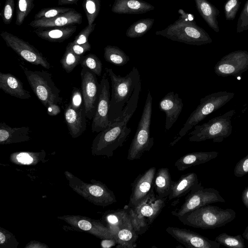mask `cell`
Here are the masks:
<instances>
[{
	"instance_id": "f546056e",
	"label": "cell",
	"mask_w": 248,
	"mask_h": 248,
	"mask_svg": "<svg viewBox=\"0 0 248 248\" xmlns=\"http://www.w3.org/2000/svg\"><path fill=\"white\" fill-rule=\"evenodd\" d=\"M104 57L105 60L115 65L121 66L129 61V57L118 46L108 45L104 48Z\"/></svg>"
},
{
	"instance_id": "60d3db41",
	"label": "cell",
	"mask_w": 248,
	"mask_h": 248,
	"mask_svg": "<svg viewBox=\"0 0 248 248\" xmlns=\"http://www.w3.org/2000/svg\"><path fill=\"white\" fill-rule=\"evenodd\" d=\"M14 9V0H6L0 13V16L4 24H9L12 21Z\"/></svg>"
},
{
	"instance_id": "8992f818",
	"label": "cell",
	"mask_w": 248,
	"mask_h": 248,
	"mask_svg": "<svg viewBox=\"0 0 248 248\" xmlns=\"http://www.w3.org/2000/svg\"><path fill=\"white\" fill-rule=\"evenodd\" d=\"M234 93L219 91L208 94L200 99V104L190 114L179 132V136L170 143L173 146L187 132L212 112L217 110L232 99Z\"/></svg>"
},
{
	"instance_id": "484cf974",
	"label": "cell",
	"mask_w": 248,
	"mask_h": 248,
	"mask_svg": "<svg viewBox=\"0 0 248 248\" xmlns=\"http://www.w3.org/2000/svg\"><path fill=\"white\" fill-rule=\"evenodd\" d=\"M196 8L208 25L215 32L219 31L217 17L219 11L208 0H194Z\"/></svg>"
},
{
	"instance_id": "d590c367",
	"label": "cell",
	"mask_w": 248,
	"mask_h": 248,
	"mask_svg": "<svg viewBox=\"0 0 248 248\" xmlns=\"http://www.w3.org/2000/svg\"><path fill=\"white\" fill-rule=\"evenodd\" d=\"M81 66L86 68L96 76L100 77L102 71V63L99 58L93 54L82 56L80 63Z\"/></svg>"
},
{
	"instance_id": "7c38bea8",
	"label": "cell",
	"mask_w": 248,
	"mask_h": 248,
	"mask_svg": "<svg viewBox=\"0 0 248 248\" xmlns=\"http://www.w3.org/2000/svg\"><path fill=\"white\" fill-rule=\"evenodd\" d=\"M108 76L105 72L100 83L97 107L92 123L93 132H99L106 129L111 124L108 119L110 94V84Z\"/></svg>"
},
{
	"instance_id": "2e32d148",
	"label": "cell",
	"mask_w": 248,
	"mask_h": 248,
	"mask_svg": "<svg viewBox=\"0 0 248 248\" xmlns=\"http://www.w3.org/2000/svg\"><path fill=\"white\" fill-rule=\"evenodd\" d=\"M182 100L177 93L169 92L159 102L160 110L165 112V128L169 130L173 125L180 115L183 108Z\"/></svg>"
},
{
	"instance_id": "8d00e7d4",
	"label": "cell",
	"mask_w": 248,
	"mask_h": 248,
	"mask_svg": "<svg viewBox=\"0 0 248 248\" xmlns=\"http://www.w3.org/2000/svg\"><path fill=\"white\" fill-rule=\"evenodd\" d=\"M82 7L86 16L88 25L93 24L100 10V0H84Z\"/></svg>"
},
{
	"instance_id": "83f0119b",
	"label": "cell",
	"mask_w": 248,
	"mask_h": 248,
	"mask_svg": "<svg viewBox=\"0 0 248 248\" xmlns=\"http://www.w3.org/2000/svg\"><path fill=\"white\" fill-rule=\"evenodd\" d=\"M106 218L109 224L108 228L113 235L122 229L133 228L129 216L124 208L110 213Z\"/></svg>"
},
{
	"instance_id": "f35d334b",
	"label": "cell",
	"mask_w": 248,
	"mask_h": 248,
	"mask_svg": "<svg viewBox=\"0 0 248 248\" xmlns=\"http://www.w3.org/2000/svg\"><path fill=\"white\" fill-rule=\"evenodd\" d=\"M68 7H49L42 9L34 16V20L55 17L73 10Z\"/></svg>"
},
{
	"instance_id": "f1b7e54d",
	"label": "cell",
	"mask_w": 248,
	"mask_h": 248,
	"mask_svg": "<svg viewBox=\"0 0 248 248\" xmlns=\"http://www.w3.org/2000/svg\"><path fill=\"white\" fill-rule=\"evenodd\" d=\"M77 224L80 229L85 231L90 232L101 238H114V235L108 228L98 222H91L87 220L81 219L77 221Z\"/></svg>"
},
{
	"instance_id": "c3c4849f",
	"label": "cell",
	"mask_w": 248,
	"mask_h": 248,
	"mask_svg": "<svg viewBox=\"0 0 248 248\" xmlns=\"http://www.w3.org/2000/svg\"><path fill=\"white\" fill-rule=\"evenodd\" d=\"M117 244L115 238L103 239L101 243V247L103 248H110Z\"/></svg>"
},
{
	"instance_id": "ba28073f",
	"label": "cell",
	"mask_w": 248,
	"mask_h": 248,
	"mask_svg": "<svg viewBox=\"0 0 248 248\" xmlns=\"http://www.w3.org/2000/svg\"><path fill=\"white\" fill-rule=\"evenodd\" d=\"M33 92L46 108L51 104L62 101L61 91L56 86L51 73L44 71H31L20 64Z\"/></svg>"
},
{
	"instance_id": "ee69618b",
	"label": "cell",
	"mask_w": 248,
	"mask_h": 248,
	"mask_svg": "<svg viewBox=\"0 0 248 248\" xmlns=\"http://www.w3.org/2000/svg\"><path fill=\"white\" fill-rule=\"evenodd\" d=\"M248 173V154L238 162L234 169V174L237 177H243Z\"/></svg>"
},
{
	"instance_id": "44dd1931",
	"label": "cell",
	"mask_w": 248,
	"mask_h": 248,
	"mask_svg": "<svg viewBox=\"0 0 248 248\" xmlns=\"http://www.w3.org/2000/svg\"><path fill=\"white\" fill-rule=\"evenodd\" d=\"M155 7L143 0H115L111 11L118 14H141L153 10Z\"/></svg>"
},
{
	"instance_id": "603a6c76",
	"label": "cell",
	"mask_w": 248,
	"mask_h": 248,
	"mask_svg": "<svg viewBox=\"0 0 248 248\" xmlns=\"http://www.w3.org/2000/svg\"><path fill=\"white\" fill-rule=\"evenodd\" d=\"M197 175L194 172L184 174L176 181H172L168 199L171 200L188 193L199 184Z\"/></svg>"
},
{
	"instance_id": "e575fe53",
	"label": "cell",
	"mask_w": 248,
	"mask_h": 248,
	"mask_svg": "<svg viewBox=\"0 0 248 248\" xmlns=\"http://www.w3.org/2000/svg\"><path fill=\"white\" fill-rule=\"evenodd\" d=\"M82 56L77 55L69 48L66 47L64 53L60 60L62 68L70 73L80 63Z\"/></svg>"
},
{
	"instance_id": "cb8c5ba5",
	"label": "cell",
	"mask_w": 248,
	"mask_h": 248,
	"mask_svg": "<svg viewBox=\"0 0 248 248\" xmlns=\"http://www.w3.org/2000/svg\"><path fill=\"white\" fill-rule=\"evenodd\" d=\"M31 132L28 126L12 127L2 122L0 123V143L9 144L28 140Z\"/></svg>"
},
{
	"instance_id": "f907efd6",
	"label": "cell",
	"mask_w": 248,
	"mask_h": 248,
	"mask_svg": "<svg viewBox=\"0 0 248 248\" xmlns=\"http://www.w3.org/2000/svg\"><path fill=\"white\" fill-rule=\"evenodd\" d=\"M241 199L244 205L248 209V186L246 187L243 191Z\"/></svg>"
},
{
	"instance_id": "4316f807",
	"label": "cell",
	"mask_w": 248,
	"mask_h": 248,
	"mask_svg": "<svg viewBox=\"0 0 248 248\" xmlns=\"http://www.w3.org/2000/svg\"><path fill=\"white\" fill-rule=\"evenodd\" d=\"M172 182L168 168H161L158 170L154 181V188L158 198H165L168 197Z\"/></svg>"
},
{
	"instance_id": "74e56055",
	"label": "cell",
	"mask_w": 248,
	"mask_h": 248,
	"mask_svg": "<svg viewBox=\"0 0 248 248\" xmlns=\"http://www.w3.org/2000/svg\"><path fill=\"white\" fill-rule=\"evenodd\" d=\"M34 6V0H17L16 24L20 26Z\"/></svg>"
},
{
	"instance_id": "d6a6232c",
	"label": "cell",
	"mask_w": 248,
	"mask_h": 248,
	"mask_svg": "<svg viewBox=\"0 0 248 248\" xmlns=\"http://www.w3.org/2000/svg\"><path fill=\"white\" fill-rule=\"evenodd\" d=\"M124 209L127 211L132 227L137 234L140 235L145 233L148 229L149 225L147 219L137 213L133 207L126 205L124 207Z\"/></svg>"
},
{
	"instance_id": "277c9868",
	"label": "cell",
	"mask_w": 248,
	"mask_h": 248,
	"mask_svg": "<svg viewBox=\"0 0 248 248\" xmlns=\"http://www.w3.org/2000/svg\"><path fill=\"white\" fill-rule=\"evenodd\" d=\"M236 217L232 209H222L210 204L188 212L178 217L184 225L202 229H215L225 226Z\"/></svg>"
},
{
	"instance_id": "d6986e66",
	"label": "cell",
	"mask_w": 248,
	"mask_h": 248,
	"mask_svg": "<svg viewBox=\"0 0 248 248\" xmlns=\"http://www.w3.org/2000/svg\"><path fill=\"white\" fill-rule=\"evenodd\" d=\"M64 116L69 134L73 138L80 136L86 129V115L84 105L76 109L69 103L65 109Z\"/></svg>"
},
{
	"instance_id": "4dcf8cb0",
	"label": "cell",
	"mask_w": 248,
	"mask_h": 248,
	"mask_svg": "<svg viewBox=\"0 0 248 248\" xmlns=\"http://www.w3.org/2000/svg\"><path fill=\"white\" fill-rule=\"evenodd\" d=\"M117 241V248H135L139 234L132 228H126L119 230L114 235Z\"/></svg>"
},
{
	"instance_id": "836d02e7",
	"label": "cell",
	"mask_w": 248,
	"mask_h": 248,
	"mask_svg": "<svg viewBox=\"0 0 248 248\" xmlns=\"http://www.w3.org/2000/svg\"><path fill=\"white\" fill-rule=\"evenodd\" d=\"M220 245L232 248H244L246 247L243 237L241 234L230 235L222 232L217 235L215 240Z\"/></svg>"
},
{
	"instance_id": "9a60e30c",
	"label": "cell",
	"mask_w": 248,
	"mask_h": 248,
	"mask_svg": "<svg viewBox=\"0 0 248 248\" xmlns=\"http://www.w3.org/2000/svg\"><path fill=\"white\" fill-rule=\"evenodd\" d=\"M155 173V167H152L136 178L132 186V193L127 204L129 206H137L154 189Z\"/></svg>"
},
{
	"instance_id": "ab89813d",
	"label": "cell",
	"mask_w": 248,
	"mask_h": 248,
	"mask_svg": "<svg viewBox=\"0 0 248 248\" xmlns=\"http://www.w3.org/2000/svg\"><path fill=\"white\" fill-rule=\"evenodd\" d=\"M240 0H227L224 5V11L226 19L232 20L235 17L239 9Z\"/></svg>"
},
{
	"instance_id": "f6af8a7d",
	"label": "cell",
	"mask_w": 248,
	"mask_h": 248,
	"mask_svg": "<svg viewBox=\"0 0 248 248\" xmlns=\"http://www.w3.org/2000/svg\"><path fill=\"white\" fill-rule=\"evenodd\" d=\"M70 104L76 109H79L84 105L81 91L77 87L73 88Z\"/></svg>"
},
{
	"instance_id": "5b68a950",
	"label": "cell",
	"mask_w": 248,
	"mask_h": 248,
	"mask_svg": "<svg viewBox=\"0 0 248 248\" xmlns=\"http://www.w3.org/2000/svg\"><path fill=\"white\" fill-rule=\"evenodd\" d=\"M235 113V110L232 109L202 124L194 126V130L189 133L188 140L200 142L212 140L214 142H221L232 133V119Z\"/></svg>"
},
{
	"instance_id": "b9f144b4",
	"label": "cell",
	"mask_w": 248,
	"mask_h": 248,
	"mask_svg": "<svg viewBox=\"0 0 248 248\" xmlns=\"http://www.w3.org/2000/svg\"><path fill=\"white\" fill-rule=\"evenodd\" d=\"M247 30H248V0L245 4L236 25V32L237 33Z\"/></svg>"
},
{
	"instance_id": "ffe728a7",
	"label": "cell",
	"mask_w": 248,
	"mask_h": 248,
	"mask_svg": "<svg viewBox=\"0 0 248 248\" xmlns=\"http://www.w3.org/2000/svg\"><path fill=\"white\" fill-rule=\"evenodd\" d=\"M0 89L19 99H28L31 97L30 92L24 89L21 80L10 73H0Z\"/></svg>"
},
{
	"instance_id": "52a82bcc",
	"label": "cell",
	"mask_w": 248,
	"mask_h": 248,
	"mask_svg": "<svg viewBox=\"0 0 248 248\" xmlns=\"http://www.w3.org/2000/svg\"><path fill=\"white\" fill-rule=\"evenodd\" d=\"M153 97L148 90L145 105L138 127L128 151L129 160L139 159L143 154L150 151L154 144L150 137V125L152 113Z\"/></svg>"
},
{
	"instance_id": "1f68e13d",
	"label": "cell",
	"mask_w": 248,
	"mask_h": 248,
	"mask_svg": "<svg viewBox=\"0 0 248 248\" xmlns=\"http://www.w3.org/2000/svg\"><path fill=\"white\" fill-rule=\"evenodd\" d=\"M155 19L153 18L140 19L130 25L127 29L125 35L130 38H136L143 36L152 27Z\"/></svg>"
},
{
	"instance_id": "4fadbf2b",
	"label": "cell",
	"mask_w": 248,
	"mask_h": 248,
	"mask_svg": "<svg viewBox=\"0 0 248 248\" xmlns=\"http://www.w3.org/2000/svg\"><path fill=\"white\" fill-rule=\"evenodd\" d=\"M81 91L87 119H93L96 109L100 84L96 75L86 68L80 72Z\"/></svg>"
},
{
	"instance_id": "7bdbcfd3",
	"label": "cell",
	"mask_w": 248,
	"mask_h": 248,
	"mask_svg": "<svg viewBox=\"0 0 248 248\" xmlns=\"http://www.w3.org/2000/svg\"><path fill=\"white\" fill-rule=\"evenodd\" d=\"M95 26L94 23L88 25L75 37L72 42L76 44H83L88 42L89 36L94 30Z\"/></svg>"
},
{
	"instance_id": "e0dca14e",
	"label": "cell",
	"mask_w": 248,
	"mask_h": 248,
	"mask_svg": "<svg viewBox=\"0 0 248 248\" xmlns=\"http://www.w3.org/2000/svg\"><path fill=\"white\" fill-rule=\"evenodd\" d=\"M82 22V15L73 9L55 17L33 20L29 25L34 28H46L63 27L74 24H80Z\"/></svg>"
},
{
	"instance_id": "5bb4252c",
	"label": "cell",
	"mask_w": 248,
	"mask_h": 248,
	"mask_svg": "<svg viewBox=\"0 0 248 248\" xmlns=\"http://www.w3.org/2000/svg\"><path fill=\"white\" fill-rule=\"evenodd\" d=\"M166 231L187 248H219L220 244L185 228L168 227Z\"/></svg>"
},
{
	"instance_id": "816d5d0a",
	"label": "cell",
	"mask_w": 248,
	"mask_h": 248,
	"mask_svg": "<svg viewBox=\"0 0 248 248\" xmlns=\"http://www.w3.org/2000/svg\"><path fill=\"white\" fill-rule=\"evenodd\" d=\"M79 0H58L59 5H71L77 3Z\"/></svg>"
},
{
	"instance_id": "db71d44e",
	"label": "cell",
	"mask_w": 248,
	"mask_h": 248,
	"mask_svg": "<svg viewBox=\"0 0 248 248\" xmlns=\"http://www.w3.org/2000/svg\"><path fill=\"white\" fill-rule=\"evenodd\" d=\"M5 236L4 233L0 232V244H2L5 242Z\"/></svg>"
},
{
	"instance_id": "8fae6325",
	"label": "cell",
	"mask_w": 248,
	"mask_h": 248,
	"mask_svg": "<svg viewBox=\"0 0 248 248\" xmlns=\"http://www.w3.org/2000/svg\"><path fill=\"white\" fill-rule=\"evenodd\" d=\"M214 70L219 77L241 76L248 70V51L239 50L229 53L217 62Z\"/></svg>"
},
{
	"instance_id": "3957f363",
	"label": "cell",
	"mask_w": 248,
	"mask_h": 248,
	"mask_svg": "<svg viewBox=\"0 0 248 248\" xmlns=\"http://www.w3.org/2000/svg\"><path fill=\"white\" fill-rule=\"evenodd\" d=\"M105 70L111 81L108 119L111 123L120 117L125 105L132 96L136 84L140 79V74L135 67L124 77L116 75L111 68H105Z\"/></svg>"
},
{
	"instance_id": "6da1fadb",
	"label": "cell",
	"mask_w": 248,
	"mask_h": 248,
	"mask_svg": "<svg viewBox=\"0 0 248 248\" xmlns=\"http://www.w3.org/2000/svg\"><path fill=\"white\" fill-rule=\"evenodd\" d=\"M141 89V83L140 80L120 117L111 122L106 129L99 132L95 138L93 143L94 153L111 156L115 150L123 146L131 131L127 124L138 107Z\"/></svg>"
},
{
	"instance_id": "7a4b0ae2",
	"label": "cell",
	"mask_w": 248,
	"mask_h": 248,
	"mask_svg": "<svg viewBox=\"0 0 248 248\" xmlns=\"http://www.w3.org/2000/svg\"><path fill=\"white\" fill-rule=\"evenodd\" d=\"M179 18L173 23L155 34L172 41L188 45L201 46L210 44L213 40L209 34L197 25L192 15L182 9L178 10Z\"/></svg>"
},
{
	"instance_id": "681fc988",
	"label": "cell",
	"mask_w": 248,
	"mask_h": 248,
	"mask_svg": "<svg viewBox=\"0 0 248 248\" xmlns=\"http://www.w3.org/2000/svg\"><path fill=\"white\" fill-rule=\"evenodd\" d=\"M47 113L49 115L55 116L60 112V108L58 104H51L47 108Z\"/></svg>"
},
{
	"instance_id": "9c48e42d",
	"label": "cell",
	"mask_w": 248,
	"mask_h": 248,
	"mask_svg": "<svg viewBox=\"0 0 248 248\" xmlns=\"http://www.w3.org/2000/svg\"><path fill=\"white\" fill-rule=\"evenodd\" d=\"M218 202H225L219 191L213 188H204L202 183L199 182L188 193L180 208L172 211L171 213L178 217L203 206Z\"/></svg>"
},
{
	"instance_id": "d4e9b609",
	"label": "cell",
	"mask_w": 248,
	"mask_h": 248,
	"mask_svg": "<svg viewBox=\"0 0 248 248\" xmlns=\"http://www.w3.org/2000/svg\"><path fill=\"white\" fill-rule=\"evenodd\" d=\"M76 26L68 25L43 30L38 28L33 31L37 36L50 42H62L70 38L76 31Z\"/></svg>"
},
{
	"instance_id": "7dc6e473",
	"label": "cell",
	"mask_w": 248,
	"mask_h": 248,
	"mask_svg": "<svg viewBox=\"0 0 248 248\" xmlns=\"http://www.w3.org/2000/svg\"><path fill=\"white\" fill-rule=\"evenodd\" d=\"M16 157L18 162L24 164H30L33 161L32 156L27 153H20L16 155Z\"/></svg>"
},
{
	"instance_id": "bcb514c9",
	"label": "cell",
	"mask_w": 248,
	"mask_h": 248,
	"mask_svg": "<svg viewBox=\"0 0 248 248\" xmlns=\"http://www.w3.org/2000/svg\"><path fill=\"white\" fill-rule=\"evenodd\" d=\"M66 47L71 49L77 55L82 56L85 52L91 50V46L89 41L83 44H76L72 42L68 43Z\"/></svg>"
},
{
	"instance_id": "7402d4cb",
	"label": "cell",
	"mask_w": 248,
	"mask_h": 248,
	"mask_svg": "<svg viewBox=\"0 0 248 248\" xmlns=\"http://www.w3.org/2000/svg\"><path fill=\"white\" fill-rule=\"evenodd\" d=\"M217 151L195 152L186 154L175 163V167L179 171H183L190 167L206 163L218 156Z\"/></svg>"
},
{
	"instance_id": "f5cc1de1",
	"label": "cell",
	"mask_w": 248,
	"mask_h": 248,
	"mask_svg": "<svg viewBox=\"0 0 248 248\" xmlns=\"http://www.w3.org/2000/svg\"><path fill=\"white\" fill-rule=\"evenodd\" d=\"M242 236L243 238L246 239L248 242V226L245 228L244 232H243Z\"/></svg>"
},
{
	"instance_id": "ac0fdd59",
	"label": "cell",
	"mask_w": 248,
	"mask_h": 248,
	"mask_svg": "<svg viewBox=\"0 0 248 248\" xmlns=\"http://www.w3.org/2000/svg\"><path fill=\"white\" fill-rule=\"evenodd\" d=\"M166 199L167 197L158 198L153 189L140 203L133 207L137 213L144 217L150 225L165 206Z\"/></svg>"
},
{
	"instance_id": "30bf717a",
	"label": "cell",
	"mask_w": 248,
	"mask_h": 248,
	"mask_svg": "<svg viewBox=\"0 0 248 248\" xmlns=\"http://www.w3.org/2000/svg\"><path fill=\"white\" fill-rule=\"evenodd\" d=\"M0 35L6 45L26 61L47 69L51 67L43 54L28 42L6 31L2 32Z\"/></svg>"
}]
</instances>
